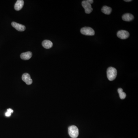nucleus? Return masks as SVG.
<instances>
[{
  "instance_id": "11",
  "label": "nucleus",
  "mask_w": 138,
  "mask_h": 138,
  "mask_svg": "<svg viewBox=\"0 0 138 138\" xmlns=\"http://www.w3.org/2000/svg\"><path fill=\"white\" fill-rule=\"evenodd\" d=\"M42 45L44 48L46 49H49L52 47L53 44L52 42L50 40H44L42 42Z\"/></svg>"
},
{
  "instance_id": "16",
  "label": "nucleus",
  "mask_w": 138,
  "mask_h": 138,
  "mask_svg": "<svg viewBox=\"0 0 138 138\" xmlns=\"http://www.w3.org/2000/svg\"><path fill=\"white\" fill-rule=\"evenodd\" d=\"M87 1L89 3V4H93L94 2L93 0H87Z\"/></svg>"
},
{
  "instance_id": "8",
  "label": "nucleus",
  "mask_w": 138,
  "mask_h": 138,
  "mask_svg": "<svg viewBox=\"0 0 138 138\" xmlns=\"http://www.w3.org/2000/svg\"><path fill=\"white\" fill-rule=\"evenodd\" d=\"M32 54L30 52H27L23 53L20 55V58L23 60H28L32 57Z\"/></svg>"
},
{
  "instance_id": "13",
  "label": "nucleus",
  "mask_w": 138,
  "mask_h": 138,
  "mask_svg": "<svg viewBox=\"0 0 138 138\" xmlns=\"http://www.w3.org/2000/svg\"><path fill=\"white\" fill-rule=\"evenodd\" d=\"M118 92L119 94V97L121 99H124L125 98L126 94L123 92V90L121 88L118 89Z\"/></svg>"
},
{
  "instance_id": "7",
  "label": "nucleus",
  "mask_w": 138,
  "mask_h": 138,
  "mask_svg": "<svg viewBox=\"0 0 138 138\" xmlns=\"http://www.w3.org/2000/svg\"><path fill=\"white\" fill-rule=\"evenodd\" d=\"M12 26L18 31L22 32L26 30V27L24 26L23 25L16 23L15 22H12Z\"/></svg>"
},
{
  "instance_id": "17",
  "label": "nucleus",
  "mask_w": 138,
  "mask_h": 138,
  "mask_svg": "<svg viewBox=\"0 0 138 138\" xmlns=\"http://www.w3.org/2000/svg\"><path fill=\"white\" fill-rule=\"evenodd\" d=\"M132 1V0H124V1H125V2H131V1Z\"/></svg>"
},
{
  "instance_id": "12",
  "label": "nucleus",
  "mask_w": 138,
  "mask_h": 138,
  "mask_svg": "<svg viewBox=\"0 0 138 138\" xmlns=\"http://www.w3.org/2000/svg\"><path fill=\"white\" fill-rule=\"evenodd\" d=\"M101 11L104 14L109 15L111 14L112 9L110 7L107 6H104L102 8Z\"/></svg>"
},
{
  "instance_id": "5",
  "label": "nucleus",
  "mask_w": 138,
  "mask_h": 138,
  "mask_svg": "<svg viewBox=\"0 0 138 138\" xmlns=\"http://www.w3.org/2000/svg\"><path fill=\"white\" fill-rule=\"evenodd\" d=\"M129 33L128 32L124 30H121L118 31L117 36L121 39H126L129 36Z\"/></svg>"
},
{
  "instance_id": "14",
  "label": "nucleus",
  "mask_w": 138,
  "mask_h": 138,
  "mask_svg": "<svg viewBox=\"0 0 138 138\" xmlns=\"http://www.w3.org/2000/svg\"><path fill=\"white\" fill-rule=\"evenodd\" d=\"M11 114L10 113L8 112H7L5 113V115L6 117H10L11 116Z\"/></svg>"
},
{
  "instance_id": "1",
  "label": "nucleus",
  "mask_w": 138,
  "mask_h": 138,
  "mask_svg": "<svg viewBox=\"0 0 138 138\" xmlns=\"http://www.w3.org/2000/svg\"><path fill=\"white\" fill-rule=\"evenodd\" d=\"M108 79L110 81L114 80L116 78L117 71L116 69L112 67L109 68L107 71Z\"/></svg>"
},
{
  "instance_id": "2",
  "label": "nucleus",
  "mask_w": 138,
  "mask_h": 138,
  "mask_svg": "<svg viewBox=\"0 0 138 138\" xmlns=\"http://www.w3.org/2000/svg\"><path fill=\"white\" fill-rule=\"evenodd\" d=\"M68 133L72 138H76L79 136V129L75 125H71L68 128Z\"/></svg>"
},
{
  "instance_id": "6",
  "label": "nucleus",
  "mask_w": 138,
  "mask_h": 138,
  "mask_svg": "<svg viewBox=\"0 0 138 138\" xmlns=\"http://www.w3.org/2000/svg\"><path fill=\"white\" fill-rule=\"evenodd\" d=\"M22 80L27 85H30L32 83V80L31 78L30 74L27 73H25L23 74L22 76Z\"/></svg>"
},
{
  "instance_id": "9",
  "label": "nucleus",
  "mask_w": 138,
  "mask_h": 138,
  "mask_svg": "<svg viewBox=\"0 0 138 138\" xmlns=\"http://www.w3.org/2000/svg\"><path fill=\"white\" fill-rule=\"evenodd\" d=\"M24 5V1L23 0H18L15 4L14 8L15 10L19 11L23 7Z\"/></svg>"
},
{
  "instance_id": "15",
  "label": "nucleus",
  "mask_w": 138,
  "mask_h": 138,
  "mask_svg": "<svg viewBox=\"0 0 138 138\" xmlns=\"http://www.w3.org/2000/svg\"><path fill=\"white\" fill-rule=\"evenodd\" d=\"M7 112H8L10 113L11 114H12V113L13 112V110H12V109H7Z\"/></svg>"
},
{
  "instance_id": "10",
  "label": "nucleus",
  "mask_w": 138,
  "mask_h": 138,
  "mask_svg": "<svg viewBox=\"0 0 138 138\" xmlns=\"http://www.w3.org/2000/svg\"><path fill=\"white\" fill-rule=\"evenodd\" d=\"M122 19L124 21L130 22L134 19V17L132 14H125L122 16Z\"/></svg>"
},
{
  "instance_id": "4",
  "label": "nucleus",
  "mask_w": 138,
  "mask_h": 138,
  "mask_svg": "<svg viewBox=\"0 0 138 138\" xmlns=\"http://www.w3.org/2000/svg\"><path fill=\"white\" fill-rule=\"evenodd\" d=\"M82 5L85 10V12L87 14H89L93 11L91 5L89 3L87 2V0H83L82 2Z\"/></svg>"
},
{
  "instance_id": "3",
  "label": "nucleus",
  "mask_w": 138,
  "mask_h": 138,
  "mask_svg": "<svg viewBox=\"0 0 138 138\" xmlns=\"http://www.w3.org/2000/svg\"><path fill=\"white\" fill-rule=\"evenodd\" d=\"M81 33L84 35L87 36H93L95 35V32L94 30L89 27H83L81 29Z\"/></svg>"
}]
</instances>
